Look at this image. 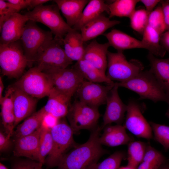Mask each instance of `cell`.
I'll list each match as a JSON object with an SVG mask.
<instances>
[{
	"label": "cell",
	"instance_id": "6da1fadb",
	"mask_svg": "<svg viewBox=\"0 0 169 169\" xmlns=\"http://www.w3.org/2000/svg\"><path fill=\"white\" fill-rule=\"evenodd\" d=\"M101 128L97 127L92 131L88 141L76 145L66 153L61 160L57 169H89L107 151L103 149L99 141Z\"/></svg>",
	"mask_w": 169,
	"mask_h": 169
},
{
	"label": "cell",
	"instance_id": "7a4b0ae2",
	"mask_svg": "<svg viewBox=\"0 0 169 169\" xmlns=\"http://www.w3.org/2000/svg\"><path fill=\"white\" fill-rule=\"evenodd\" d=\"M115 83L119 87H124L136 93L139 96V100L148 99L155 103L162 101L169 105V96L150 70L143 71L127 81Z\"/></svg>",
	"mask_w": 169,
	"mask_h": 169
},
{
	"label": "cell",
	"instance_id": "3957f363",
	"mask_svg": "<svg viewBox=\"0 0 169 169\" xmlns=\"http://www.w3.org/2000/svg\"><path fill=\"white\" fill-rule=\"evenodd\" d=\"M60 11L56 4L43 5L27 12L25 15L29 20L36 23H40L48 27L54 35V38L63 41L65 35L72 28L64 20Z\"/></svg>",
	"mask_w": 169,
	"mask_h": 169
},
{
	"label": "cell",
	"instance_id": "277c9868",
	"mask_svg": "<svg viewBox=\"0 0 169 169\" xmlns=\"http://www.w3.org/2000/svg\"><path fill=\"white\" fill-rule=\"evenodd\" d=\"M63 45V40L54 38L36 57L35 66L45 73L66 68L73 62L66 55Z\"/></svg>",
	"mask_w": 169,
	"mask_h": 169
},
{
	"label": "cell",
	"instance_id": "5b68a950",
	"mask_svg": "<svg viewBox=\"0 0 169 169\" xmlns=\"http://www.w3.org/2000/svg\"><path fill=\"white\" fill-rule=\"evenodd\" d=\"M0 66L2 74L10 78H18L28 66L20 40L0 45Z\"/></svg>",
	"mask_w": 169,
	"mask_h": 169
},
{
	"label": "cell",
	"instance_id": "8992f818",
	"mask_svg": "<svg viewBox=\"0 0 169 169\" xmlns=\"http://www.w3.org/2000/svg\"><path fill=\"white\" fill-rule=\"evenodd\" d=\"M53 34L50 31L41 29L36 23L29 20L27 22L20 40L28 66L31 68L38 54L53 39Z\"/></svg>",
	"mask_w": 169,
	"mask_h": 169
},
{
	"label": "cell",
	"instance_id": "52a82bcc",
	"mask_svg": "<svg viewBox=\"0 0 169 169\" xmlns=\"http://www.w3.org/2000/svg\"><path fill=\"white\" fill-rule=\"evenodd\" d=\"M53 140L52 149L46 158L45 163L48 167L58 166L70 147L76 145L72 128L65 121H59L51 128Z\"/></svg>",
	"mask_w": 169,
	"mask_h": 169
},
{
	"label": "cell",
	"instance_id": "ba28073f",
	"mask_svg": "<svg viewBox=\"0 0 169 169\" xmlns=\"http://www.w3.org/2000/svg\"><path fill=\"white\" fill-rule=\"evenodd\" d=\"M144 68L143 64L138 60H127L122 51L108 53L106 75L112 81H127L143 71Z\"/></svg>",
	"mask_w": 169,
	"mask_h": 169
},
{
	"label": "cell",
	"instance_id": "9c48e42d",
	"mask_svg": "<svg viewBox=\"0 0 169 169\" xmlns=\"http://www.w3.org/2000/svg\"><path fill=\"white\" fill-rule=\"evenodd\" d=\"M13 86L35 98L48 96L54 88L48 75L35 66L30 68Z\"/></svg>",
	"mask_w": 169,
	"mask_h": 169
},
{
	"label": "cell",
	"instance_id": "30bf717a",
	"mask_svg": "<svg viewBox=\"0 0 169 169\" xmlns=\"http://www.w3.org/2000/svg\"><path fill=\"white\" fill-rule=\"evenodd\" d=\"M144 104L133 98L129 100L124 126L132 134L139 138L150 140L153 137L149 123L143 115Z\"/></svg>",
	"mask_w": 169,
	"mask_h": 169
},
{
	"label": "cell",
	"instance_id": "8fae6325",
	"mask_svg": "<svg viewBox=\"0 0 169 169\" xmlns=\"http://www.w3.org/2000/svg\"><path fill=\"white\" fill-rule=\"evenodd\" d=\"M74 132L83 129L93 130L96 128L100 117L98 109L78 100L69 108L66 115Z\"/></svg>",
	"mask_w": 169,
	"mask_h": 169
},
{
	"label": "cell",
	"instance_id": "7c38bea8",
	"mask_svg": "<svg viewBox=\"0 0 169 169\" xmlns=\"http://www.w3.org/2000/svg\"><path fill=\"white\" fill-rule=\"evenodd\" d=\"M46 74L50 79L54 88L70 98L76 93L84 80L78 71L74 67L59 69Z\"/></svg>",
	"mask_w": 169,
	"mask_h": 169
},
{
	"label": "cell",
	"instance_id": "4fadbf2b",
	"mask_svg": "<svg viewBox=\"0 0 169 169\" xmlns=\"http://www.w3.org/2000/svg\"><path fill=\"white\" fill-rule=\"evenodd\" d=\"M114 84L103 85L84 80L76 93L79 101L98 108L101 105L106 104L108 95Z\"/></svg>",
	"mask_w": 169,
	"mask_h": 169
},
{
	"label": "cell",
	"instance_id": "5bb4252c",
	"mask_svg": "<svg viewBox=\"0 0 169 169\" xmlns=\"http://www.w3.org/2000/svg\"><path fill=\"white\" fill-rule=\"evenodd\" d=\"M118 87L115 83L108 95L102 129L112 123L121 125L124 120L127 105L124 104L120 98L118 93Z\"/></svg>",
	"mask_w": 169,
	"mask_h": 169
},
{
	"label": "cell",
	"instance_id": "9a60e30c",
	"mask_svg": "<svg viewBox=\"0 0 169 169\" xmlns=\"http://www.w3.org/2000/svg\"><path fill=\"white\" fill-rule=\"evenodd\" d=\"M41 130V125L31 134L15 139L14 156L25 157L39 162V141Z\"/></svg>",
	"mask_w": 169,
	"mask_h": 169
},
{
	"label": "cell",
	"instance_id": "2e32d148",
	"mask_svg": "<svg viewBox=\"0 0 169 169\" xmlns=\"http://www.w3.org/2000/svg\"><path fill=\"white\" fill-rule=\"evenodd\" d=\"M29 20L25 15L13 14L0 28V45L6 44L20 39L25 26Z\"/></svg>",
	"mask_w": 169,
	"mask_h": 169
},
{
	"label": "cell",
	"instance_id": "e0dca14e",
	"mask_svg": "<svg viewBox=\"0 0 169 169\" xmlns=\"http://www.w3.org/2000/svg\"><path fill=\"white\" fill-rule=\"evenodd\" d=\"M13 109L15 116L14 127L21 121L33 113L37 100L19 89L12 86Z\"/></svg>",
	"mask_w": 169,
	"mask_h": 169
},
{
	"label": "cell",
	"instance_id": "ac0fdd59",
	"mask_svg": "<svg viewBox=\"0 0 169 169\" xmlns=\"http://www.w3.org/2000/svg\"><path fill=\"white\" fill-rule=\"evenodd\" d=\"M110 46L108 42L100 44L94 40L85 47L83 59L105 73L107 66L108 49Z\"/></svg>",
	"mask_w": 169,
	"mask_h": 169
},
{
	"label": "cell",
	"instance_id": "d6986e66",
	"mask_svg": "<svg viewBox=\"0 0 169 169\" xmlns=\"http://www.w3.org/2000/svg\"><path fill=\"white\" fill-rule=\"evenodd\" d=\"M120 23L119 21L111 20L102 14L83 26L80 31L86 42L103 34L108 29Z\"/></svg>",
	"mask_w": 169,
	"mask_h": 169
},
{
	"label": "cell",
	"instance_id": "ffe728a7",
	"mask_svg": "<svg viewBox=\"0 0 169 169\" xmlns=\"http://www.w3.org/2000/svg\"><path fill=\"white\" fill-rule=\"evenodd\" d=\"M107 38L110 46L117 51L136 48L146 49L141 40H140L117 29L103 34Z\"/></svg>",
	"mask_w": 169,
	"mask_h": 169
},
{
	"label": "cell",
	"instance_id": "44dd1931",
	"mask_svg": "<svg viewBox=\"0 0 169 169\" xmlns=\"http://www.w3.org/2000/svg\"><path fill=\"white\" fill-rule=\"evenodd\" d=\"M100 136L99 141L102 145L114 147L128 144L133 141L126 133V128L121 125H108L104 128Z\"/></svg>",
	"mask_w": 169,
	"mask_h": 169
},
{
	"label": "cell",
	"instance_id": "7402d4cb",
	"mask_svg": "<svg viewBox=\"0 0 169 169\" xmlns=\"http://www.w3.org/2000/svg\"><path fill=\"white\" fill-rule=\"evenodd\" d=\"M72 28L63 39V48L68 58L72 62L83 59L85 48L84 42L80 33Z\"/></svg>",
	"mask_w": 169,
	"mask_h": 169
},
{
	"label": "cell",
	"instance_id": "603a6c76",
	"mask_svg": "<svg viewBox=\"0 0 169 169\" xmlns=\"http://www.w3.org/2000/svg\"><path fill=\"white\" fill-rule=\"evenodd\" d=\"M48 97L47 103L43 107L45 112L59 119L66 116L71 98L54 88Z\"/></svg>",
	"mask_w": 169,
	"mask_h": 169
},
{
	"label": "cell",
	"instance_id": "cb8c5ba5",
	"mask_svg": "<svg viewBox=\"0 0 169 169\" xmlns=\"http://www.w3.org/2000/svg\"><path fill=\"white\" fill-rule=\"evenodd\" d=\"M53 1L66 18L67 24L72 28L78 21L89 0H55Z\"/></svg>",
	"mask_w": 169,
	"mask_h": 169
},
{
	"label": "cell",
	"instance_id": "d4e9b609",
	"mask_svg": "<svg viewBox=\"0 0 169 169\" xmlns=\"http://www.w3.org/2000/svg\"><path fill=\"white\" fill-rule=\"evenodd\" d=\"M147 58L152 72L157 82L169 96V58L160 59L149 53Z\"/></svg>",
	"mask_w": 169,
	"mask_h": 169
},
{
	"label": "cell",
	"instance_id": "484cf974",
	"mask_svg": "<svg viewBox=\"0 0 169 169\" xmlns=\"http://www.w3.org/2000/svg\"><path fill=\"white\" fill-rule=\"evenodd\" d=\"M13 90L12 86L9 87L2 100L0 102L2 123L6 135L10 138L13 135L15 128V116L12 96Z\"/></svg>",
	"mask_w": 169,
	"mask_h": 169
},
{
	"label": "cell",
	"instance_id": "4316f807",
	"mask_svg": "<svg viewBox=\"0 0 169 169\" xmlns=\"http://www.w3.org/2000/svg\"><path fill=\"white\" fill-rule=\"evenodd\" d=\"M106 12H109L108 4L102 0H90L84 8L81 16L72 28L80 31L81 28L90 21Z\"/></svg>",
	"mask_w": 169,
	"mask_h": 169
},
{
	"label": "cell",
	"instance_id": "83f0119b",
	"mask_svg": "<svg viewBox=\"0 0 169 169\" xmlns=\"http://www.w3.org/2000/svg\"><path fill=\"white\" fill-rule=\"evenodd\" d=\"M74 68L78 71L85 80L97 83H105L107 84L115 83L105 73L84 59L76 62Z\"/></svg>",
	"mask_w": 169,
	"mask_h": 169
},
{
	"label": "cell",
	"instance_id": "f1b7e54d",
	"mask_svg": "<svg viewBox=\"0 0 169 169\" xmlns=\"http://www.w3.org/2000/svg\"><path fill=\"white\" fill-rule=\"evenodd\" d=\"M46 114L42 107L26 118L14 131L13 135L15 139L30 134L37 130L41 125Z\"/></svg>",
	"mask_w": 169,
	"mask_h": 169
},
{
	"label": "cell",
	"instance_id": "f546056e",
	"mask_svg": "<svg viewBox=\"0 0 169 169\" xmlns=\"http://www.w3.org/2000/svg\"><path fill=\"white\" fill-rule=\"evenodd\" d=\"M142 41L149 53L155 56L163 57L166 51L160 43V35L155 29L148 25L143 34Z\"/></svg>",
	"mask_w": 169,
	"mask_h": 169
},
{
	"label": "cell",
	"instance_id": "4dcf8cb0",
	"mask_svg": "<svg viewBox=\"0 0 169 169\" xmlns=\"http://www.w3.org/2000/svg\"><path fill=\"white\" fill-rule=\"evenodd\" d=\"M138 0H116L108 4L109 18L113 17L129 18L136 10Z\"/></svg>",
	"mask_w": 169,
	"mask_h": 169
},
{
	"label": "cell",
	"instance_id": "1f68e13d",
	"mask_svg": "<svg viewBox=\"0 0 169 169\" xmlns=\"http://www.w3.org/2000/svg\"><path fill=\"white\" fill-rule=\"evenodd\" d=\"M149 144L139 141L129 143L126 154L127 165L136 169L142 161Z\"/></svg>",
	"mask_w": 169,
	"mask_h": 169
},
{
	"label": "cell",
	"instance_id": "d6a6232c",
	"mask_svg": "<svg viewBox=\"0 0 169 169\" xmlns=\"http://www.w3.org/2000/svg\"><path fill=\"white\" fill-rule=\"evenodd\" d=\"M168 161L160 151L148 145L143 160L136 169H158Z\"/></svg>",
	"mask_w": 169,
	"mask_h": 169
},
{
	"label": "cell",
	"instance_id": "836d02e7",
	"mask_svg": "<svg viewBox=\"0 0 169 169\" xmlns=\"http://www.w3.org/2000/svg\"><path fill=\"white\" fill-rule=\"evenodd\" d=\"M53 140L51 128L42 122L39 141V162L45 163L46 156L50 152L52 147Z\"/></svg>",
	"mask_w": 169,
	"mask_h": 169
},
{
	"label": "cell",
	"instance_id": "e575fe53",
	"mask_svg": "<svg viewBox=\"0 0 169 169\" xmlns=\"http://www.w3.org/2000/svg\"><path fill=\"white\" fill-rule=\"evenodd\" d=\"M126 158L125 152L117 151L101 162L95 164L89 169H118L122 160Z\"/></svg>",
	"mask_w": 169,
	"mask_h": 169
},
{
	"label": "cell",
	"instance_id": "d590c367",
	"mask_svg": "<svg viewBox=\"0 0 169 169\" xmlns=\"http://www.w3.org/2000/svg\"><path fill=\"white\" fill-rule=\"evenodd\" d=\"M148 16L149 14L146 9L135 10L129 18L132 28L142 34L148 24Z\"/></svg>",
	"mask_w": 169,
	"mask_h": 169
},
{
	"label": "cell",
	"instance_id": "8d00e7d4",
	"mask_svg": "<svg viewBox=\"0 0 169 169\" xmlns=\"http://www.w3.org/2000/svg\"><path fill=\"white\" fill-rule=\"evenodd\" d=\"M153 133V138L160 144L165 151L169 150V126L149 122Z\"/></svg>",
	"mask_w": 169,
	"mask_h": 169
},
{
	"label": "cell",
	"instance_id": "74e56055",
	"mask_svg": "<svg viewBox=\"0 0 169 169\" xmlns=\"http://www.w3.org/2000/svg\"><path fill=\"white\" fill-rule=\"evenodd\" d=\"M161 35L166 30L163 14L160 4L149 14L148 24Z\"/></svg>",
	"mask_w": 169,
	"mask_h": 169
},
{
	"label": "cell",
	"instance_id": "f35d334b",
	"mask_svg": "<svg viewBox=\"0 0 169 169\" xmlns=\"http://www.w3.org/2000/svg\"><path fill=\"white\" fill-rule=\"evenodd\" d=\"M19 11L14 5L5 1L0 0V28L11 16Z\"/></svg>",
	"mask_w": 169,
	"mask_h": 169
},
{
	"label": "cell",
	"instance_id": "ab89813d",
	"mask_svg": "<svg viewBox=\"0 0 169 169\" xmlns=\"http://www.w3.org/2000/svg\"><path fill=\"white\" fill-rule=\"evenodd\" d=\"M12 142L10 138L5 135L2 131L0 132V151H5L11 147Z\"/></svg>",
	"mask_w": 169,
	"mask_h": 169
},
{
	"label": "cell",
	"instance_id": "60d3db41",
	"mask_svg": "<svg viewBox=\"0 0 169 169\" xmlns=\"http://www.w3.org/2000/svg\"><path fill=\"white\" fill-rule=\"evenodd\" d=\"M161 6L164 16L166 30H169V2L168 0H161L160 3Z\"/></svg>",
	"mask_w": 169,
	"mask_h": 169
},
{
	"label": "cell",
	"instance_id": "b9f144b4",
	"mask_svg": "<svg viewBox=\"0 0 169 169\" xmlns=\"http://www.w3.org/2000/svg\"><path fill=\"white\" fill-rule=\"evenodd\" d=\"M6 1L14 5L20 11L22 9L28 8L31 0H8Z\"/></svg>",
	"mask_w": 169,
	"mask_h": 169
},
{
	"label": "cell",
	"instance_id": "7bdbcfd3",
	"mask_svg": "<svg viewBox=\"0 0 169 169\" xmlns=\"http://www.w3.org/2000/svg\"><path fill=\"white\" fill-rule=\"evenodd\" d=\"M161 0H141V2L145 6L146 10L149 14L154 9L157 4L160 3Z\"/></svg>",
	"mask_w": 169,
	"mask_h": 169
},
{
	"label": "cell",
	"instance_id": "ee69618b",
	"mask_svg": "<svg viewBox=\"0 0 169 169\" xmlns=\"http://www.w3.org/2000/svg\"><path fill=\"white\" fill-rule=\"evenodd\" d=\"M160 43L166 51L169 53V30L160 35Z\"/></svg>",
	"mask_w": 169,
	"mask_h": 169
},
{
	"label": "cell",
	"instance_id": "f6af8a7d",
	"mask_svg": "<svg viewBox=\"0 0 169 169\" xmlns=\"http://www.w3.org/2000/svg\"><path fill=\"white\" fill-rule=\"evenodd\" d=\"M43 164L32 160H25V169H43Z\"/></svg>",
	"mask_w": 169,
	"mask_h": 169
},
{
	"label": "cell",
	"instance_id": "bcb514c9",
	"mask_svg": "<svg viewBox=\"0 0 169 169\" xmlns=\"http://www.w3.org/2000/svg\"><path fill=\"white\" fill-rule=\"evenodd\" d=\"M49 1H50L49 0H31L28 8L34 9L38 6L43 5L44 3Z\"/></svg>",
	"mask_w": 169,
	"mask_h": 169
},
{
	"label": "cell",
	"instance_id": "7dc6e473",
	"mask_svg": "<svg viewBox=\"0 0 169 169\" xmlns=\"http://www.w3.org/2000/svg\"><path fill=\"white\" fill-rule=\"evenodd\" d=\"M12 169H25V160L16 162L13 166Z\"/></svg>",
	"mask_w": 169,
	"mask_h": 169
},
{
	"label": "cell",
	"instance_id": "c3c4849f",
	"mask_svg": "<svg viewBox=\"0 0 169 169\" xmlns=\"http://www.w3.org/2000/svg\"><path fill=\"white\" fill-rule=\"evenodd\" d=\"M4 85L3 82L2 78L1 76L0 77V102L2 100L3 96V93L4 90Z\"/></svg>",
	"mask_w": 169,
	"mask_h": 169
},
{
	"label": "cell",
	"instance_id": "681fc988",
	"mask_svg": "<svg viewBox=\"0 0 169 169\" xmlns=\"http://www.w3.org/2000/svg\"><path fill=\"white\" fill-rule=\"evenodd\" d=\"M158 169H169V163L168 161L162 164Z\"/></svg>",
	"mask_w": 169,
	"mask_h": 169
},
{
	"label": "cell",
	"instance_id": "f907efd6",
	"mask_svg": "<svg viewBox=\"0 0 169 169\" xmlns=\"http://www.w3.org/2000/svg\"><path fill=\"white\" fill-rule=\"evenodd\" d=\"M118 169H136V168L127 165L126 166L120 167Z\"/></svg>",
	"mask_w": 169,
	"mask_h": 169
},
{
	"label": "cell",
	"instance_id": "816d5d0a",
	"mask_svg": "<svg viewBox=\"0 0 169 169\" xmlns=\"http://www.w3.org/2000/svg\"><path fill=\"white\" fill-rule=\"evenodd\" d=\"M0 169H8V168L4 165L0 163Z\"/></svg>",
	"mask_w": 169,
	"mask_h": 169
},
{
	"label": "cell",
	"instance_id": "f5cc1de1",
	"mask_svg": "<svg viewBox=\"0 0 169 169\" xmlns=\"http://www.w3.org/2000/svg\"><path fill=\"white\" fill-rule=\"evenodd\" d=\"M165 115L168 118H169V107L167 109L166 114Z\"/></svg>",
	"mask_w": 169,
	"mask_h": 169
},
{
	"label": "cell",
	"instance_id": "db71d44e",
	"mask_svg": "<svg viewBox=\"0 0 169 169\" xmlns=\"http://www.w3.org/2000/svg\"><path fill=\"white\" fill-rule=\"evenodd\" d=\"M168 2H169V0H168Z\"/></svg>",
	"mask_w": 169,
	"mask_h": 169
}]
</instances>
